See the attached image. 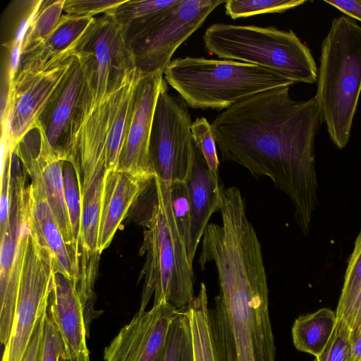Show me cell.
Instances as JSON below:
<instances>
[{
    "instance_id": "3957f363",
    "label": "cell",
    "mask_w": 361,
    "mask_h": 361,
    "mask_svg": "<svg viewBox=\"0 0 361 361\" xmlns=\"http://www.w3.org/2000/svg\"><path fill=\"white\" fill-rule=\"evenodd\" d=\"M314 96L331 140L338 149L350 138L361 92V27L351 18L332 21L322 42Z\"/></svg>"
},
{
    "instance_id": "2e32d148",
    "label": "cell",
    "mask_w": 361,
    "mask_h": 361,
    "mask_svg": "<svg viewBox=\"0 0 361 361\" xmlns=\"http://www.w3.org/2000/svg\"><path fill=\"white\" fill-rule=\"evenodd\" d=\"M152 181L127 171H107L98 233L97 250L100 255L111 244L129 209Z\"/></svg>"
},
{
    "instance_id": "8d00e7d4",
    "label": "cell",
    "mask_w": 361,
    "mask_h": 361,
    "mask_svg": "<svg viewBox=\"0 0 361 361\" xmlns=\"http://www.w3.org/2000/svg\"><path fill=\"white\" fill-rule=\"evenodd\" d=\"M324 2L336 7L350 18L361 21V0H326Z\"/></svg>"
},
{
    "instance_id": "74e56055",
    "label": "cell",
    "mask_w": 361,
    "mask_h": 361,
    "mask_svg": "<svg viewBox=\"0 0 361 361\" xmlns=\"http://www.w3.org/2000/svg\"><path fill=\"white\" fill-rule=\"evenodd\" d=\"M349 361H361V337L353 343Z\"/></svg>"
},
{
    "instance_id": "ffe728a7",
    "label": "cell",
    "mask_w": 361,
    "mask_h": 361,
    "mask_svg": "<svg viewBox=\"0 0 361 361\" xmlns=\"http://www.w3.org/2000/svg\"><path fill=\"white\" fill-rule=\"evenodd\" d=\"M190 326L194 361H221L208 306L207 287L204 283L190 303L183 308Z\"/></svg>"
},
{
    "instance_id": "ab89813d",
    "label": "cell",
    "mask_w": 361,
    "mask_h": 361,
    "mask_svg": "<svg viewBox=\"0 0 361 361\" xmlns=\"http://www.w3.org/2000/svg\"><path fill=\"white\" fill-rule=\"evenodd\" d=\"M313 361H317V360L315 359V360H313Z\"/></svg>"
},
{
    "instance_id": "1f68e13d",
    "label": "cell",
    "mask_w": 361,
    "mask_h": 361,
    "mask_svg": "<svg viewBox=\"0 0 361 361\" xmlns=\"http://www.w3.org/2000/svg\"><path fill=\"white\" fill-rule=\"evenodd\" d=\"M353 342L351 331L342 319H337L336 327L326 348L317 361H349Z\"/></svg>"
},
{
    "instance_id": "4dcf8cb0",
    "label": "cell",
    "mask_w": 361,
    "mask_h": 361,
    "mask_svg": "<svg viewBox=\"0 0 361 361\" xmlns=\"http://www.w3.org/2000/svg\"><path fill=\"white\" fill-rule=\"evenodd\" d=\"M192 138L213 176L219 179V159L212 125L204 118H197L191 125Z\"/></svg>"
},
{
    "instance_id": "7a4b0ae2",
    "label": "cell",
    "mask_w": 361,
    "mask_h": 361,
    "mask_svg": "<svg viewBox=\"0 0 361 361\" xmlns=\"http://www.w3.org/2000/svg\"><path fill=\"white\" fill-rule=\"evenodd\" d=\"M221 225L209 224L198 263L214 262L219 294L211 310L221 361H275L269 288L257 233L243 210L221 214Z\"/></svg>"
},
{
    "instance_id": "83f0119b",
    "label": "cell",
    "mask_w": 361,
    "mask_h": 361,
    "mask_svg": "<svg viewBox=\"0 0 361 361\" xmlns=\"http://www.w3.org/2000/svg\"><path fill=\"white\" fill-rule=\"evenodd\" d=\"M179 0H126L123 4L110 11L116 21L124 27L140 20L176 5Z\"/></svg>"
},
{
    "instance_id": "d590c367",
    "label": "cell",
    "mask_w": 361,
    "mask_h": 361,
    "mask_svg": "<svg viewBox=\"0 0 361 361\" xmlns=\"http://www.w3.org/2000/svg\"><path fill=\"white\" fill-rule=\"evenodd\" d=\"M343 321L351 331V339L353 343L361 337V288L350 311Z\"/></svg>"
},
{
    "instance_id": "d6a6232c",
    "label": "cell",
    "mask_w": 361,
    "mask_h": 361,
    "mask_svg": "<svg viewBox=\"0 0 361 361\" xmlns=\"http://www.w3.org/2000/svg\"><path fill=\"white\" fill-rule=\"evenodd\" d=\"M39 361H69L61 336L47 312Z\"/></svg>"
},
{
    "instance_id": "4fadbf2b",
    "label": "cell",
    "mask_w": 361,
    "mask_h": 361,
    "mask_svg": "<svg viewBox=\"0 0 361 361\" xmlns=\"http://www.w3.org/2000/svg\"><path fill=\"white\" fill-rule=\"evenodd\" d=\"M164 73H142L136 85L131 115L117 170L152 180L155 171L150 154V135Z\"/></svg>"
},
{
    "instance_id": "836d02e7",
    "label": "cell",
    "mask_w": 361,
    "mask_h": 361,
    "mask_svg": "<svg viewBox=\"0 0 361 361\" xmlns=\"http://www.w3.org/2000/svg\"><path fill=\"white\" fill-rule=\"evenodd\" d=\"M126 0H66L63 11L66 14L93 17L99 13H107L125 2Z\"/></svg>"
},
{
    "instance_id": "9c48e42d",
    "label": "cell",
    "mask_w": 361,
    "mask_h": 361,
    "mask_svg": "<svg viewBox=\"0 0 361 361\" xmlns=\"http://www.w3.org/2000/svg\"><path fill=\"white\" fill-rule=\"evenodd\" d=\"M192 123L188 104L168 92L164 78L154 111L149 148L155 171L152 181L154 201L162 205L169 219H173L171 184L176 180L185 181L192 163Z\"/></svg>"
},
{
    "instance_id": "d6986e66",
    "label": "cell",
    "mask_w": 361,
    "mask_h": 361,
    "mask_svg": "<svg viewBox=\"0 0 361 361\" xmlns=\"http://www.w3.org/2000/svg\"><path fill=\"white\" fill-rule=\"evenodd\" d=\"M35 155L47 202L78 271L65 196L63 174L65 160L51 147L39 128Z\"/></svg>"
},
{
    "instance_id": "6da1fadb",
    "label": "cell",
    "mask_w": 361,
    "mask_h": 361,
    "mask_svg": "<svg viewBox=\"0 0 361 361\" xmlns=\"http://www.w3.org/2000/svg\"><path fill=\"white\" fill-rule=\"evenodd\" d=\"M290 87L267 90L242 100L212 123L224 161L267 176L288 196L303 234L318 204L314 138L323 122L315 97L293 100Z\"/></svg>"
},
{
    "instance_id": "52a82bcc",
    "label": "cell",
    "mask_w": 361,
    "mask_h": 361,
    "mask_svg": "<svg viewBox=\"0 0 361 361\" xmlns=\"http://www.w3.org/2000/svg\"><path fill=\"white\" fill-rule=\"evenodd\" d=\"M142 226L140 253L146 257L140 275L144 282L139 311L146 310L152 295L153 305L166 302L177 310L187 307L195 296L192 264L161 204H152Z\"/></svg>"
},
{
    "instance_id": "f35d334b",
    "label": "cell",
    "mask_w": 361,
    "mask_h": 361,
    "mask_svg": "<svg viewBox=\"0 0 361 361\" xmlns=\"http://www.w3.org/2000/svg\"><path fill=\"white\" fill-rule=\"evenodd\" d=\"M183 361H194L192 345H190L187 348L183 356Z\"/></svg>"
},
{
    "instance_id": "44dd1931",
    "label": "cell",
    "mask_w": 361,
    "mask_h": 361,
    "mask_svg": "<svg viewBox=\"0 0 361 361\" xmlns=\"http://www.w3.org/2000/svg\"><path fill=\"white\" fill-rule=\"evenodd\" d=\"M336 322V312L326 307L298 317L291 329L294 346L317 357L330 340Z\"/></svg>"
},
{
    "instance_id": "ac0fdd59",
    "label": "cell",
    "mask_w": 361,
    "mask_h": 361,
    "mask_svg": "<svg viewBox=\"0 0 361 361\" xmlns=\"http://www.w3.org/2000/svg\"><path fill=\"white\" fill-rule=\"evenodd\" d=\"M61 91L45 108L36 127L42 132L51 147L64 160L83 83V70L78 54Z\"/></svg>"
},
{
    "instance_id": "7402d4cb",
    "label": "cell",
    "mask_w": 361,
    "mask_h": 361,
    "mask_svg": "<svg viewBox=\"0 0 361 361\" xmlns=\"http://www.w3.org/2000/svg\"><path fill=\"white\" fill-rule=\"evenodd\" d=\"M94 18V17L62 15L52 32L35 47L22 54L20 61H47L75 47Z\"/></svg>"
},
{
    "instance_id": "4316f807",
    "label": "cell",
    "mask_w": 361,
    "mask_h": 361,
    "mask_svg": "<svg viewBox=\"0 0 361 361\" xmlns=\"http://www.w3.org/2000/svg\"><path fill=\"white\" fill-rule=\"evenodd\" d=\"M302 0H228L226 14L232 19L262 14L282 13L305 4Z\"/></svg>"
},
{
    "instance_id": "30bf717a",
    "label": "cell",
    "mask_w": 361,
    "mask_h": 361,
    "mask_svg": "<svg viewBox=\"0 0 361 361\" xmlns=\"http://www.w3.org/2000/svg\"><path fill=\"white\" fill-rule=\"evenodd\" d=\"M54 273V258L39 242L28 216L23 231L17 302L2 361H22L37 322L47 311Z\"/></svg>"
},
{
    "instance_id": "277c9868",
    "label": "cell",
    "mask_w": 361,
    "mask_h": 361,
    "mask_svg": "<svg viewBox=\"0 0 361 361\" xmlns=\"http://www.w3.org/2000/svg\"><path fill=\"white\" fill-rule=\"evenodd\" d=\"M164 80L188 104L197 109H226L252 95L296 82L270 69L237 61L178 58Z\"/></svg>"
},
{
    "instance_id": "8992f818",
    "label": "cell",
    "mask_w": 361,
    "mask_h": 361,
    "mask_svg": "<svg viewBox=\"0 0 361 361\" xmlns=\"http://www.w3.org/2000/svg\"><path fill=\"white\" fill-rule=\"evenodd\" d=\"M83 70V83L68 147L90 114L135 67L124 30L109 13L94 17L75 49Z\"/></svg>"
},
{
    "instance_id": "e575fe53",
    "label": "cell",
    "mask_w": 361,
    "mask_h": 361,
    "mask_svg": "<svg viewBox=\"0 0 361 361\" xmlns=\"http://www.w3.org/2000/svg\"><path fill=\"white\" fill-rule=\"evenodd\" d=\"M46 312L47 311L42 314L37 322L22 361H39Z\"/></svg>"
},
{
    "instance_id": "8fae6325",
    "label": "cell",
    "mask_w": 361,
    "mask_h": 361,
    "mask_svg": "<svg viewBox=\"0 0 361 361\" xmlns=\"http://www.w3.org/2000/svg\"><path fill=\"white\" fill-rule=\"evenodd\" d=\"M77 44L47 62H20L10 94L8 128L13 148L36 127L45 108L63 89L75 59Z\"/></svg>"
},
{
    "instance_id": "f546056e",
    "label": "cell",
    "mask_w": 361,
    "mask_h": 361,
    "mask_svg": "<svg viewBox=\"0 0 361 361\" xmlns=\"http://www.w3.org/2000/svg\"><path fill=\"white\" fill-rule=\"evenodd\" d=\"M171 202L178 234L186 249L188 256L190 231V206L185 181L176 180L172 183L171 188Z\"/></svg>"
},
{
    "instance_id": "e0dca14e",
    "label": "cell",
    "mask_w": 361,
    "mask_h": 361,
    "mask_svg": "<svg viewBox=\"0 0 361 361\" xmlns=\"http://www.w3.org/2000/svg\"><path fill=\"white\" fill-rule=\"evenodd\" d=\"M190 206L188 258L192 264L200 241L211 216L219 211V179L210 171L196 144L193 143L190 169L185 180Z\"/></svg>"
},
{
    "instance_id": "cb8c5ba5",
    "label": "cell",
    "mask_w": 361,
    "mask_h": 361,
    "mask_svg": "<svg viewBox=\"0 0 361 361\" xmlns=\"http://www.w3.org/2000/svg\"><path fill=\"white\" fill-rule=\"evenodd\" d=\"M65 1H42L26 32L21 55L35 47L52 32L62 16Z\"/></svg>"
},
{
    "instance_id": "5bb4252c",
    "label": "cell",
    "mask_w": 361,
    "mask_h": 361,
    "mask_svg": "<svg viewBox=\"0 0 361 361\" xmlns=\"http://www.w3.org/2000/svg\"><path fill=\"white\" fill-rule=\"evenodd\" d=\"M178 310L163 302L139 311L104 351V361H159Z\"/></svg>"
},
{
    "instance_id": "7c38bea8",
    "label": "cell",
    "mask_w": 361,
    "mask_h": 361,
    "mask_svg": "<svg viewBox=\"0 0 361 361\" xmlns=\"http://www.w3.org/2000/svg\"><path fill=\"white\" fill-rule=\"evenodd\" d=\"M20 166V161L15 159L9 220L0 236V321L6 325L13 320L22 261V232L29 214L26 173L24 169L22 171Z\"/></svg>"
},
{
    "instance_id": "9a60e30c",
    "label": "cell",
    "mask_w": 361,
    "mask_h": 361,
    "mask_svg": "<svg viewBox=\"0 0 361 361\" xmlns=\"http://www.w3.org/2000/svg\"><path fill=\"white\" fill-rule=\"evenodd\" d=\"M47 313L61 336L69 361H90L87 345L90 336L75 281L54 273Z\"/></svg>"
},
{
    "instance_id": "5b68a950",
    "label": "cell",
    "mask_w": 361,
    "mask_h": 361,
    "mask_svg": "<svg viewBox=\"0 0 361 361\" xmlns=\"http://www.w3.org/2000/svg\"><path fill=\"white\" fill-rule=\"evenodd\" d=\"M203 41L207 50L219 58L259 66L296 83L317 80L311 51L291 30L214 23L205 30Z\"/></svg>"
},
{
    "instance_id": "d4e9b609",
    "label": "cell",
    "mask_w": 361,
    "mask_h": 361,
    "mask_svg": "<svg viewBox=\"0 0 361 361\" xmlns=\"http://www.w3.org/2000/svg\"><path fill=\"white\" fill-rule=\"evenodd\" d=\"M63 174L66 202L73 238L75 263L79 272L82 205L75 171L73 164L70 161H64Z\"/></svg>"
},
{
    "instance_id": "484cf974",
    "label": "cell",
    "mask_w": 361,
    "mask_h": 361,
    "mask_svg": "<svg viewBox=\"0 0 361 361\" xmlns=\"http://www.w3.org/2000/svg\"><path fill=\"white\" fill-rule=\"evenodd\" d=\"M361 288V231L348 261L344 283L336 307L337 319L345 320Z\"/></svg>"
},
{
    "instance_id": "f1b7e54d",
    "label": "cell",
    "mask_w": 361,
    "mask_h": 361,
    "mask_svg": "<svg viewBox=\"0 0 361 361\" xmlns=\"http://www.w3.org/2000/svg\"><path fill=\"white\" fill-rule=\"evenodd\" d=\"M190 343L189 322L183 308L178 310L171 324L159 361H183L185 352Z\"/></svg>"
},
{
    "instance_id": "ba28073f",
    "label": "cell",
    "mask_w": 361,
    "mask_h": 361,
    "mask_svg": "<svg viewBox=\"0 0 361 361\" xmlns=\"http://www.w3.org/2000/svg\"><path fill=\"white\" fill-rule=\"evenodd\" d=\"M223 0H179L165 10L123 27L137 69L164 73L176 49L200 28Z\"/></svg>"
},
{
    "instance_id": "603a6c76",
    "label": "cell",
    "mask_w": 361,
    "mask_h": 361,
    "mask_svg": "<svg viewBox=\"0 0 361 361\" xmlns=\"http://www.w3.org/2000/svg\"><path fill=\"white\" fill-rule=\"evenodd\" d=\"M142 73L137 70L129 85L116 116L110 127L106 147L108 171L116 170L122 146L126 137L133 108L135 89Z\"/></svg>"
}]
</instances>
